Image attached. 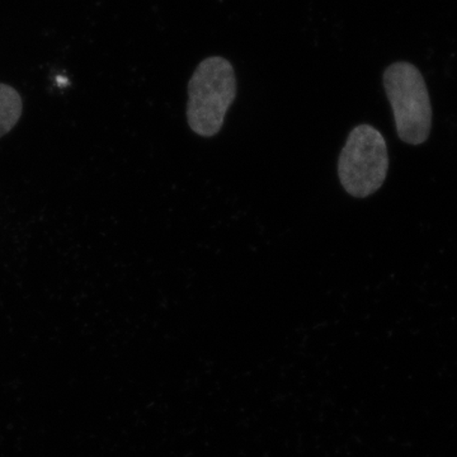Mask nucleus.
<instances>
[{
  "mask_svg": "<svg viewBox=\"0 0 457 457\" xmlns=\"http://www.w3.org/2000/svg\"><path fill=\"white\" fill-rule=\"evenodd\" d=\"M236 96V73L230 62L219 56L204 60L188 83L187 120L191 130L204 137L218 135Z\"/></svg>",
  "mask_w": 457,
  "mask_h": 457,
  "instance_id": "obj_1",
  "label": "nucleus"
},
{
  "mask_svg": "<svg viewBox=\"0 0 457 457\" xmlns=\"http://www.w3.org/2000/svg\"><path fill=\"white\" fill-rule=\"evenodd\" d=\"M384 87L400 140L411 145L426 143L432 128V106L423 75L411 62H395L385 71Z\"/></svg>",
  "mask_w": 457,
  "mask_h": 457,
  "instance_id": "obj_2",
  "label": "nucleus"
},
{
  "mask_svg": "<svg viewBox=\"0 0 457 457\" xmlns=\"http://www.w3.org/2000/svg\"><path fill=\"white\" fill-rule=\"evenodd\" d=\"M389 170L386 140L374 126H356L338 159V177L347 194L371 196L381 188Z\"/></svg>",
  "mask_w": 457,
  "mask_h": 457,
  "instance_id": "obj_3",
  "label": "nucleus"
},
{
  "mask_svg": "<svg viewBox=\"0 0 457 457\" xmlns=\"http://www.w3.org/2000/svg\"><path fill=\"white\" fill-rule=\"evenodd\" d=\"M22 98L13 87L0 83V137L8 134L22 116Z\"/></svg>",
  "mask_w": 457,
  "mask_h": 457,
  "instance_id": "obj_4",
  "label": "nucleus"
}]
</instances>
